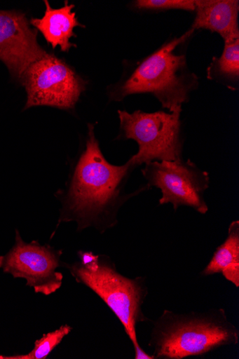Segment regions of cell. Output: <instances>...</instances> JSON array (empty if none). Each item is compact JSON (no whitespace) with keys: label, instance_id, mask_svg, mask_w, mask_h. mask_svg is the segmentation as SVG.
I'll use <instances>...</instances> for the list:
<instances>
[{"label":"cell","instance_id":"obj_13","mask_svg":"<svg viewBox=\"0 0 239 359\" xmlns=\"http://www.w3.org/2000/svg\"><path fill=\"white\" fill-rule=\"evenodd\" d=\"M73 330L69 325H63L54 332L43 334L35 342V346L27 354L0 355V359H45Z\"/></svg>","mask_w":239,"mask_h":359},{"label":"cell","instance_id":"obj_2","mask_svg":"<svg viewBox=\"0 0 239 359\" xmlns=\"http://www.w3.org/2000/svg\"><path fill=\"white\" fill-rule=\"evenodd\" d=\"M78 256V262L62 266L77 283L93 291L116 316L133 346L135 358L155 359L142 348L136 332L139 323L150 321L143 310L149 295L146 278L123 276L105 255L79 251Z\"/></svg>","mask_w":239,"mask_h":359},{"label":"cell","instance_id":"obj_8","mask_svg":"<svg viewBox=\"0 0 239 359\" xmlns=\"http://www.w3.org/2000/svg\"><path fill=\"white\" fill-rule=\"evenodd\" d=\"M62 254V250L47 244L25 242L17 230L15 245L0 256V270L14 278L25 279L36 293L50 296L62 285L63 275L57 271Z\"/></svg>","mask_w":239,"mask_h":359},{"label":"cell","instance_id":"obj_1","mask_svg":"<svg viewBox=\"0 0 239 359\" xmlns=\"http://www.w3.org/2000/svg\"><path fill=\"white\" fill-rule=\"evenodd\" d=\"M135 168L128 161L122 166L110 164L101 152L93 124L89 123L85 150L65 188L55 195L62 205L57 225L75 222L78 231L93 227L101 233L115 226L122 206L150 189L146 184L126 194L125 186Z\"/></svg>","mask_w":239,"mask_h":359},{"label":"cell","instance_id":"obj_10","mask_svg":"<svg viewBox=\"0 0 239 359\" xmlns=\"http://www.w3.org/2000/svg\"><path fill=\"white\" fill-rule=\"evenodd\" d=\"M195 5L196 15L192 29H207L216 32L224 41L239 37V2L237 0H199L195 1Z\"/></svg>","mask_w":239,"mask_h":359},{"label":"cell","instance_id":"obj_14","mask_svg":"<svg viewBox=\"0 0 239 359\" xmlns=\"http://www.w3.org/2000/svg\"><path fill=\"white\" fill-rule=\"evenodd\" d=\"M217 68L224 76L238 79L239 37L225 41L224 52L217 60Z\"/></svg>","mask_w":239,"mask_h":359},{"label":"cell","instance_id":"obj_7","mask_svg":"<svg viewBox=\"0 0 239 359\" xmlns=\"http://www.w3.org/2000/svg\"><path fill=\"white\" fill-rule=\"evenodd\" d=\"M142 174L150 188L161 190L160 205L172 204L175 211L186 206L201 215L209 211L204 194L210 187V175L191 160L154 161L146 164Z\"/></svg>","mask_w":239,"mask_h":359},{"label":"cell","instance_id":"obj_4","mask_svg":"<svg viewBox=\"0 0 239 359\" xmlns=\"http://www.w3.org/2000/svg\"><path fill=\"white\" fill-rule=\"evenodd\" d=\"M193 32L191 29L145 59L121 87V97L149 93L170 113L182 111V104L189 100L197 81L196 76L187 71L185 55L174 52Z\"/></svg>","mask_w":239,"mask_h":359},{"label":"cell","instance_id":"obj_9","mask_svg":"<svg viewBox=\"0 0 239 359\" xmlns=\"http://www.w3.org/2000/svg\"><path fill=\"white\" fill-rule=\"evenodd\" d=\"M47 53L24 13L0 11V60L13 78L20 81L29 65Z\"/></svg>","mask_w":239,"mask_h":359},{"label":"cell","instance_id":"obj_15","mask_svg":"<svg viewBox=\"0 0 239 359\" xmlns=\"http://www.w3.org/2000/svg\"><path fill=\"white\" fill-rule=\"evenodd\" d=\"M135 8L144 10H183L193 11L196 9L194 0H139L135 3Z\"/></svg>","mask_w":239,"mask_h":359},{"label":"cell","instance_id":"obj_11","mask_svg":"<svg viewBox=\"0 0 239 359\" xmlns=\"http://www.w3.org/2000/svg\"><path fill=\"white\" fill-rule=\"evenodd\" d=\"M44 3L46 8L44 16L41 19H32L30 24L41 32L53 48L60 46L61 51L67 52L72 47H76L71 42V38L76 36L74 29L85 26L78 21L76 13L72 12L75 6L65 1L64 7L54 9L47 0Z\"/></svg>","mask_w":239,"mask_h":359},{"label":"cell","instance_id":"obj_3","mask_svg":"<svg viewBox=\"0 0 239 359\" xmlns=\"http://www.w3.org/2000/svg\"><path fill=\"white\" fill-rule=\"evenodd\" d=\"M238 341L239 331L224 309L184 313L164 310L153 323L149 345L155 359H182Z\"/></svg>","mask_w":239,"mask_h":359},{"label":"cell","instance_id":"obj_5","mask_svg":"<svg viewBox=\"0 0 239 359\" xmlns=\"http://www.w3.org/2000/svg\"><path fill=\"white\" fill-rule=\"evenodd\" d=\"M181 113L118 111L121 137L135 141L139 147L137 154L128 160L132 165L137 168L154 161L182 158Z\"/></svg>","mask_w":239,"mask_h":359},{"label":"cell","instance_id":"obj_6","mask_svg":"<svg viewBox=\"0 0 239 359\" xmlns=\"http://www.w3.org/2000/svg\"><path fill=\"white\" fill-rule=\"evenodd\" d=\"M20 81L27 92L24 110L43 106L73 109L86 89V82L69 65L48 53L32 62Z\"/></svg>","mask_w":239,"mask_h":359},{"label":"cell","instance_id":"obj_12","mask_svg":"<svg viewBox=\"0 0 239 359\" xmlns=\"http://www.w3.org/2000/svg\"><path fill=\"white\" fill-rule=\"evenodd\" d=\"M222 274L224 277L239 287V221H233L225 241L217 248L210 262L201 272L202 276Z\"/></svg>","mask_w":239,"mask_h":359}]
</instances>
